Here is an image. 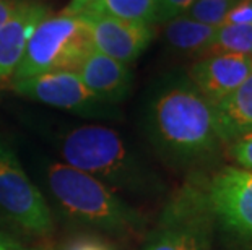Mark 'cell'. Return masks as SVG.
<instances>
[{
    "instance_id": "cell-1",
    "label": "cell",
    "mask_w": 252,
    "mask_h": 250,
    "mask_svg": "<svg viewBox=\"0 0 252 250\" xmlns=\"http://www.w3.org/2000/svg\"><path fill=\"white\" fill-rule=\"evenodd\" d=\"M148 130L158 151L184 167L210 161L223 146L213 106L189 78L173 80L155 94L148 109Z\"/></svg>"
},
{
    "instance_id": "cell-2",
    "label": "cell",
    "mask_w": 252,
    "mask_h": 250,
    "mask_svg": "<svg viewBox=\"0 0 252 250\" xmlns=\"http://www.w3.org/2000/svg\"><path fill=\"white\" fill-rule=\"evenodd\" d=\"M61 154L65 164L93 175L114 190L148 192L157 189L152 174L109 127H77L63 137Z\"/></svg>"
},
{
    "instance_id": "cell-3",
    "label": "cell",
    "mask_w": 252,
    "mask_h": 250,
    "mask_svg": "<svg viewBox=\"0 0 252 250\" xmlns=\"http://www.w3.org/2000/svg\"><path fill=\"white\" fill-rule=\"evenodd\" d=\"M46 175L56 201L75 220L114 234L135 232L143 226L142 216L93 175L65 163L51 164Z\"/></svg>"
},
{
    "instance_id": "cell-4",
    "label": "cell",
    "mask_w": 252,
    "mask_h": 250,
    "mask_svg": "<svg viewBox=\"0 0 252 250\" xmlns=\"http://www.w3.org/2000/svg\"><path fill=\"white\" fill-rule=\"evenodd\" d=\"M93 47L90 31L77 15H47L36 26L12 82L47 72H73Z\"/></svg>"
},
{
    "instance_id": "cell-5",
    "label": "cell",
    "mask_w": 252,
    "mask_h": 250,
    "mask_svg": "<svg viewBox=\"0 0 252 250\" xmlns=\"http://www.w3.org/2000/svg\"><path fill=\"white\" fill-rule=\"evenodd\" d=\"M215 224L195 180L178 190L142 250H212Z\"/></svg>"
},
{
    "instance_id": "cell-6",
    "label": "cell",
    "mask_w": 252,
    "mask_h": 250,
    "mask_svg": "<svg viewBox=\"0 0 252 250\" xmlns=\"http://www.w3.org/2000/svg\"><path fill=\"white\" fill-rule=\"evenodd\" d=\"M195 184L215 227L236 244L252 247V172L223 166Z\"/></svg>"
},
{
    "instance_id": "cell-7",
    "label": "cell",
    "mask_w": 252,
    "mask_h": 250,
    "mask_svg": "<svg viewBox=\"0 0 252 250\" xmlns=\"http://www.w3.org/2000/svg\"><path fill=\"white\" fill-rule=\"evenodd\" d=\"M0 211L31 234L52 229V215L44 195L31 182L17 154L0 140Z\"/></svg>"
},
{
    "instance_id": "cell-8",
    "label": "cell",
    "mask_w": 252,
    "mask_h": 250,
    "mask_svg": "<svg viewBox=\"0 0 252 250\" xmlns=\"http://www.w3.org/2000/svg\"><path fill=\"white\" fill-rule=\"evenodd\" d=\"M12 86L21 96L39 101L52 108L85 115L104 112V101L90 91L82 78L70 70L41 73V75L12 82Z\"/></svg>"
},
{
    "instance_id": "cell-9",
    "label": "cell",
    "mask_w": 252,
    "mask_h": 250,
    "mask_svg": "<svg viewBox=\"0 0 252 250\" xmlns=\"http://www.w3.org/2000/svg\"><path fill=\"white\" fill-rule=\"evenodd\" d=\"M77 17H82L87 23L94 49L126 65L135 62L155 38L153 26L140 21L101 12H83Z\"/></svg>"
},
{
    "instance_id": "cell-10",
    "label": "cell",
    "mask_w": 252,
    "mask_h": 250,
    "mask_svg": "<svg viewBox=\"0 0 252 250\" xmlns=\"http://www.w3.org/2000/svg\"><path fill=\"white\" fill-rule=\"evenodd\" d=\"M252 73V57L207 54L189 68V82L212 106L233 93Z\"/></svg>"
},
{
    "instance_id": "cell-11",
    "label": "cell",
    "mask_w": 252,
    "mask_h": 250,
    "mask_svg": "<svg viewBox=\"0 0 252 250\" xmlns=\"http://www.w3.org/2000/svg\"><path fill=\"white\" fill-rule=\"evenodd\" d=\"M49 15L44 3L17 0L7 20L0 25V83L13 77L36 26Z\"/></svg>"
},
{
    "instance_id": "cell-12",
    "label": "cell",
    "mask_w": 252,
    "mask_h": 250,
    "mask_svg": "<svg viewBox=\"0 0 252 250\" xmlns=\"http://www.w3.org/2000/svg\"><path fill=\"white\" fill-rule=\"evenodd\" d=\"M73 72L82 78L85 86L106 104L124 99L132 86L128 65L104 56L94 47L87 52Z\"/></svg>"
},
{
    "instance_id": "cell-13",
    "label": "cell",
    "mask_w": 252,
    "mask_h": 250,
    "mask_svg": "<svg viewBox=\"0 0 252 250\" xmlns=\"http://www.w3.org/2000/svg\"><path fill=\"white\" fill-rule=\"evenodd\" d=\"M215 125L223 145L252 132V73L229 93L221 103L213 106Z\"/></svg>"
},
{
    "instance_id": "cell-14",
    "label": "cell",
    "mask_w": 252,
    "mask_h": 250,
    "mask_svg": "<svg viewBox=\"0 0 252 250\" xmlns=\"http://www.w3.org/2000/svg\"><path fill=\"white\" fill-rule=\"evenodd\" d=\"M164 39L173 49L187 56L203 57L213 44L217 28L181 15L164 23Z\"/></svg>"
},
{
    "instance_id": "cell-15",
    "label": "cell",
    "mask_w": 252,
    "mask_h": 250,
    "mask_svg": "<svg viewBox=\"0 0 252 250\" xmlns=\"http://www.w3.org/2000/svg\"><path fill=\"white\" fill-rule=\"evenodd\" d=\"M207 54H238L252 57V23L223 25L217 28L215 39Z\"/></svg>"
},
{
    "instance_id": "cell-16",
    "label": "cell",
    "mask_w": 252,
    "mask_h": 250,
    "mask_svg": "<svg viewBox=\"0 0 252 250\" xmlns=\"http://www.w3.org/2000/svg\"><path fill=\"white\" fill-rule=\"evenodd\" d=\"M158 0H99L87 12H101L130 21H140L153 26Z\"/></svg>"
},
{
    "instance_id": "cell-17",
    "label": "cell",
    "mask_w": 252,
    "mask_h": 250,
    "mask_svg": "<svg viewBox=\"0 0 252 250\" xmlns=\"http://www.w3.org/2000/svg\"><path fill=\"white\" fill-rule=\"evenodd\" d=\"M241 0H197L186 15L213 28H220L226 15Z\"/></svg>"
},
{
    "instance_id": "cell-18",
    "label": "cell",
    "mask_w": 252,
    "mask_h": 250,
    "mask_svg": "<svg viewBox=\"0 0 252 250\" xmlns=\"http://www.w3.org/2000/svg\"><path fill=\"white\" fill-rule=\"evenodd\" d=\"M197 0H158L155 10L153 26L164 25L169 20L186 15Z\"/></svg>"
},
{
    "instance_id": "cell-19",
    "label": "cell",
    "mask_w": 252,
    "mask_h": 250,
    "mask_svg": "<svg viewBox=\"0 0 252 250\" xmlns=\"http://www.w3.org/2000/svg\"><path fill=\"white\" fill-rule=\"evenodd\" d=\"M228 154L238 167L252 172V132L228 143Z\"/></svg>"
},
{
    "instance_id": "cell-20",
    "label": "cell",
    "mask_w": 252,
    "mask_h": 250,
    "mask_svg": "<svg viewBox=\"0 0 252 250\" xmlns=\"http://www.w3.org/2000/svg\"><path fill=\"white\" fill-rule=\"evenodd\" d=\"M252 23V0H241L226 15L223 25H251ZM221 25V26H223Z\"/></svg>"
},
{
    "instance_id": "cell-21",
    "label": "cell",
    "mask_w": 252,
    "mask_h": 250,
    "mask_svg": "<svg viewBox=\"0 0 252 250\" xmlns=\"http://www.w3.org/2000/svg\"><path fill=\"white\" fill-rule=\"evenodd\" d=\"M62 250H116L106 241L98 237H77L67 244Z\"/></svg>"
},
{
    "instance_id": "cell-22",
    "label": "cell",
    "mask_w": 252,
    "mask_h": 250,
    "mask_svg": "<svg viewBox=\"0 0 252 250\" xmlns=\"http://www.w3.org/2000/svg\"><path fill=\"white\" fill-rule=\"evenodd\" d=\"M98 2H99V0H70L68 5L62 10L61 13H65V15H82L83 12H87V10L93 8Z\"/></svg>"
},
{
    "instance_id": "cell-23",
    "label": "cell",
    "mask_w": 252,
    "mask_h": 250,
    "mask_svg": "<svg viewBox=\"0 0 252 250\" xmlns=\"http://www.w3.org/2000/svg\"><path fill=\"white\" fill-rule=\"evenodd\" d=\"M0 250H37V249H31L28 246H25L18 239L8 236L7 232L0 231Z\"/></svg>"
},
{
    "instance_id": "cell-24",
    "label": "cell",
    "mask_w": 252,
    "mask_h": 250,
    "mask_svg": "<svg viewBox=\"0 0 252 250\" xmlns=\"http://www.w3.org/2000/svg\"><path fill=\"white\" fill-rule=\"evenodd\" d=\"M15 3H17V0H0V25L7 20L10 12L15 7Z\"/></svg>"
}]
</instances>
